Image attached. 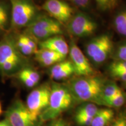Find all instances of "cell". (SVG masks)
Wrapping results in <instances>:
<instances>
[{"label":"cell","mask_w":126,"mask_h":126,"mask_svg":"<svg viewBox=\"0 0 126 126\" xmlns=\"http://www.w3.org/2000/svg\"><path fill=\"white\" fill-rule=\"evenodd\" d=\"M106 79L97 75L78 77L68 85L75 102L103 105L102 93Z\"/></svg>","instance_id":"obj_1"},{"label":"cell","mask_w":126,"mask_h":126,"mask_svg":"<svg viewBox=\"0 0 126 126\" xmlns=\"http://www.w3.org/2000/svg\"><path fill=\"white\" fill-rule=\"evenodd\" d=\"M75 102L68 85L53 83L51 86L49 103L40 115L41 121L54 120L67 111Z\"/></svg>","instance_id":"obj_2"},{"label":"cell","mask_w":126,"mask_h":126,"mask_svg":"<svg viewBox=\"0 0 126 126\" xmlns=\"http://www.w3.org/2000/svg\"><path fill=\"white\" fill-rule=\"evenodd\" d=\"M26 31L29 35L42 40L63 33L61 23L43 15H37L26 27Z\"/></svg>","instance_id":"obj_3"},{"label":"cell","mask_w":126,"mask_h":126,"mask_svg":"<svg viewBox=\"0 0 126 126\" xmlns=\"http://www.w3.org/2000/svg\"><path fill=\"white\" fill-rule=\"evenodd\" d=\"M114 43L109 34H102L92 38L86 45V53L96 65L105 63L114 51Z\"/></svg>","instance_id":"obj_4"},{"label":"cell","mask_w":126,"mask_h":126,"mask_svg":"<svg viewBox=\"0 0 126 126\" xmlns=\"http://www.w3.org/2000/svg\"><path fill=\"white\" fill-rule=\"evenodd\" d=\"M11 5V24L14 28L27 27L38 15L32 0H9Z\"/></svg>","instance_id":"obj_5"},{"label":"cell","mask_w":126,"mask_h":126,"mask_svg":"<svg viewBox=\"0 0 126 126\" xmlns=\"http://www.w3.org/2000/svg\"><path fill=\"white\" fill-rule=\"evenodd\" d=\"M50 92L51 86L45 83L33 89L28 96L26 106L35 120L48 106Z\"/></svg>","instance_id":"obj_6"},{"label":"cell","mask_w":126,"mask_h":126,"mask_svg":"<svg viewBox=\"0 0 126 126\" xmlns=\"http://www.w3.org/2000/svg\"><path fill=\"white\" fill-rule=\"evenodd\" d=\"M68 31L75 37H89L95 32L97 24L87 14L79 12L74 14L67 24Z\"/></svg>","instance_id":"obj_7"},{"label":"cell","mask_w":126,"mask_h":126,"mask_svg":"<svg viewBox=\"0 0 126 126\" xmlns=\"http://www.w3.org/2000/svg\"><path fill=\"white\" fill-rule=\"evenodd\" d=\"M6 120L10 126H36L26 105L20 100H16L6 112Z\"/></svg>","instance_id":"obj_8"},{"label":"cell","mask_w":126,"mask_h":126,"mask_svg":"<svg viewBox=\"0 0 126 126\" xmlns=\"http://www.w3.org/2000/svg\"><path fill=\"white\" fill-rule=\"evenodd\" d=\"M70 61L74 70V74L78 77L94 75L95 71L88 58L74 41L72 40L69 46Z\"/></svg>","instance_id":"obj_9"},{"label":"cell","mask_w":126,"mask_h":126,"mask_svg":"<svg viewBox=\"0 0 126 126\" xmlns=\"http://www.w3.org/2000/svg\"><path fill=\"white\" fill-rule=\"evenodd\" d=\"M42 9L51 18L63 25L67 24L74 15V9L63 0H46Z\"/></svg>","instance_id":"obj_10"},{"label":"cell","mask_w":126,"mask_h":126,"mask_svg":"<svg viewBox=\"0 0 126 126\" xmlns=\"http://www.w3.org/2000/svg\"><path fill=\"white\" fill-rule=\"evenodd\" d=\"M24 60L11 37H5L0 41V67L5 64H12L19 69L23 65Z\"/></svg>","instance_id":"obj_11"},{"label":"cell","mask_w":126,"mask_h":126,"mask_svg":"<svg viewBox=\"0 0 126 126\" xmlns=\"http://www.w3.org/2000/svg\"><path fill=\"white\" fill-rule=\"evenodd\" d=\"M40 48L57 52L66 57L69 53V45L61 35H57L42 40L39 44Z\"/></svg>","instance_id":"obj_12"},{"label":"cell","mask_w":126,"mask_h":126,"mask_svg":"<svg viewBox=\"0 0 126 126\" xmlns=\"http://www.w3.org/2000/svg\"><path fill=\"white\" fill-rule=\"evenodd\" d=\"M74 74V70L70 60L60 61L51 66L49 70L50 78L56 81L67 79Z\"/></svg>","instance_id":"obj_13"},{"label":"cell","mask_w":126,"mask_h":126,"mask_svg":"<svg viewBox=\"0 0 126 126\" xmlns=\"http://www.w3.org/2000/svg\"><path fill=\"white\" fill-rule=\"evenodd\" d=\"M34 54L36 61L43 67H51L66 58L57 52L45 48H40Z\"/></svg>","instance_id":"obj_14"},{"label":"cell","mask_w":126,"mask_h":126,"mask_svg":"<svg viewBox=\"0 0 126 126\" xmlns=\"http://www.w3.org/2000/svg\"><path fill=\"white\" fill-rule=\"evenodd\" d=\"M114 116V112L111 109H99L93 118L90 126H108Z\"/></svg>","instance_id":"obj_15"},{"label":"cell","mask_w":126,"mask_h":126,"mask_svg":"<svg viewBox=\"0 0 126 126\" xmlns=\"http://www.w3.org/2000/svg\"><path fill=\"white\" fill-rule=\"evenodd\" d=\"M110 75L123 82H126V61L114 60L109 66Z\"/></svg>","instance_id":"obj_16"},{"label":"cell","mask_w":126,"mask_h":126,"mask_svg":"<svg viewBox=\"0 0 126 126\" xmlns=\"http://www.w3.org/2000/svg\"><path fill=\"white\" fill-rule=\"evenodd\" d=\"M113 26L117 33L126 38V7L115 15Z\"/></svg>","instance_id":"obj_17"},{"label":"cell","mask_w":126,"mask_h":126,"mask_svg":"<svg viewBox=\"0 0 126 126\" xmlns=\"http://www.w3.org/2000/svg\"><path fill=\"white\" fill-rule=\"evenodd\" d=\"M122 89L118 86V85L114 82H107L105 83L103 89L102 97H103V105H105V102L114 96Z\"/></svg>","instance_id":"obj_18"},{"label":"cell","mask_w":126,"mask_h":126,"mask_svg":"<svg viewBox=\"0 0 126 126\" xmlns=\"http://www.w3.org/2000/svg\"><path fill=\"white\" fill-rule=\"evenodd\" d=\"M98 109H99L96 104L87 102L83 103L77 109L75 116L94 117Z\"/></svg>","instance_id":"obj_19"},{"label":"cell","mask_w":126,"mask_h":126,"mask_svg":"<svg viewBox=\"0 0 126 126\" xmlns=\"http://www.w3.org/2000/svg\"><path fill=\"white\" fill-rule=\"evenodd\" d=\"M126 102V94L122 91L114 96L111 97L105 102V106L113 108H120L125 104Z\"/></svg>","instance_id":"obj_20"},{"label":"cell","mask_w":126,"mask_h":126,"mask_svg":"<svg viewBox=\"0 0 126 126\" xmlns=\"http://www.w3.org/2000/svg\"><path fill=\"white\" fill-rule=\"evenodd\" d=\"M15 43L17 48L22 54L25 56H31L33 54H35L34 51L28 45L23 39L22 34L19 35L16 41H15Z\"/></svg>","instance_id":"obj_21"},{"label":"cell","mask_w":126,"mask_h":126,"mask_svg":"<svg viewBox=\"0 0 126 126\" xmlns=\"http://www.w3.org/2000/svg\"><path fill=\"white\" fill-rule=\"evenodd\" d=\"M99 9L102 11H112L117 7L119 0H95Z\"/></svg>","instance_id":"obj_22"},{"label":"cell","mask_w":126,"mask_h":126,"mask_svg":"<svg viewBox=\"0 0 126 126\" xmlns=\"http://www.w3.org/2000/svg\"><path fill=\"white\" fill-rule=\"evenodd\" d=\"M18 74L26 77L35 83L36 85L39 83L40 79V76L39 72L31 68H24L22 69L18 72Z\"/></svg>","instance_id":"obj_23"},{"label":"cell","mask_w":126,"mask_h":126,"mask_svg":"<svg viewBox=\"0 0 126 126\" xmlns=\"http://www.w3.org/2000/svg\"><path fill=\"white\" fill-rule=\"evenodd\" d=\"M114 60L126 61V41L122 42L113 51Z\"/></svg>","instance_id":"obj_24"},{"label":"cell","mask_w":126,"mask_h":126,"mask_svg":"<svg viewBox=\"0 0 126 126\" xmlns=\"http://www.w3.org/2000/svg\"><path fill=\"white\" fill-rule=\"evenodd\" d=\"M8 8L4 2L0 1V32L3 31L8 21Z\"/></svg>","instance_id":"obj_25"},{"label":"cell","mask_w":126,"mask_h":126,"mask_svg":"<svg viewBox=\"0 0 126 126\" xmlns=\"http://www.w3.org/2000/svg\"><path fill=\"white\" fill-rule=\"evenodd\" d=\"M108 126H126V111H122L115 116Z\"/></svg>","instance_id":"obj_26"},{"label":"cell","mask_w":126,"mask_h":126,"mask_svg":"<svg viewBox=\"0 0 126 126\" xmlns=\"http://www.w3.org/2000/svg\"><path fill=\"white\" fill-rule=\"evenodd\" d=\"M79 8L86 9H88L90 5V0H67Z\"/></svg>","instance_id":"obj_27"},{"label":"cell","mask_w":126,"mask_h":126,"mask_svg":"<svg viewBox=\"0 0 126 126\" xmlns=\"http://www.w3.org/2000/svg\"><path fill=\"white\" fill-rule=\"evenodd\" d=\"M94 117L75 116V121L79 126H90Z\"/></svg>","instance_id":"obj_28"},{"label":"cell","mask_w":126,"mask_h":126,"mask_svg":"<svg viewBox=\"0 0 126 126\" xmlns=\"http://www.w3.org/2000/svg\"><path fill=\"white\" fill-rule=\"evenodd\" d=\"M23 39H24L26 43L28 44V45L31 47V48L34 51V53H36L38 48H37V44L36 43L35 41L33 39L32 37L29 36L28 34H22Z\"/></svg>","instance_id":"obj_29"},{"label":"cell","mask_w":126,"mask_h":126,"mask_svg":"<svg viewBox=\"0 0 126 126\" xmlns=\"http://www.w3.org/2000/svg\"><path fill=\"white\" fill-rule=\"evenodd\" d=\"M48 126H70L68 123L63 119H55Z\"/></svg>","instance_id":"obj_30"},{"label":"cell","mask_w":126,"mask_h":126,"mask_svg":"<svg viewBox=\"0 0 126 126\" xmlns=\"http://www.w3.org/2000/svg\"><path fill=\"white\" fill-rule=\"evenodd\" d=\"M0 126H10L8 122L7 121V120H4L1 121L0 122Z\"/></svg>","instance_id":"obj_31"},{"label":"cell","mask_w":126,"mask_h":126,"mask_svg":"<svg viewBox=\"0 0 126 126\" xmlns=\"http://www.w3.org/2000/svg\"><path fill=\"white\" fill-rule=\"evenodd\" d=\"M1 112H2V109H1V103H0V114H1Z\"/></svg>","instance_id":"obj_32"},{"label":"cell","mask_w":126,"mask_h":126,"mask_svg":"<svg viewBox=\"0 0 126 126\" xmlns=\"http://www.w3.org/2000/svg\"><path fill=\"white\" fill-rule=\"evenodd\" d=\"M124 86H125V88H126V82H124Z\"/></svg>","instance_id":"obj_33"}]
</instances>
